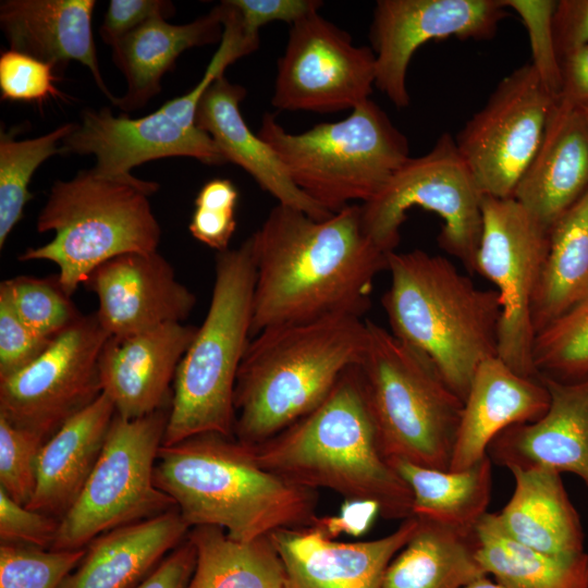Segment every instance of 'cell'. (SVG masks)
Returning a JSON list of instances; mask_svg holds the SVG:
<instances>
[{"mask_svg":"<svg viewBox=\"0 0 588 588\" xmlns=\"http://www.w3.org/2000/svg\"><path fill=\"white\" fill-rule=\"evenodd\" d=\"M255 265L250 335L336 315L363 317L388 269L362 225L360 205L324 220L278 204L249 236Z\"/></svg>","mask_w":588,"mask_h":588,"instance_id":"1","label":"cell"},{"mask_svg":"<svg viewBox=\"0 0 588 588\" xmlns=\"http://www.w3.org/2000/svg\"><path fill=\"white\" fill-rule=\"evenodd\" d=\"M154 480L189 528L216 526L241 542L309 527L319 516L317 490L265 469L235 437L203 433L161 445Z\"/></svg>","mask_w":588,"mask_h":588,"instance_id":"2","label":"cell"},{"mask_svg":"<svg viewBox=\"0 0 588 588\" xmlns=\"http://www.w3.org/2000/svg\"><path fill=\"white\" fill-rule=\"evenodd\" d=\"M254 449L265 469L289 482L375 503L385 519L414 516L411 489L380 449L359 364L316 409Z\"/></svg>","mask_w":588,"mask_h":588,"instance_id":"3","label":"cell"},{"mask_svg":"<svg viewBox=\"0 0 588 588\" xmlns=\"http://www.w3.org/2000/svg\"><path fill=\"white\" fill-rule=\"evenodd\" d=\"M368 341L363 317L336 315L250 339L234 392V437L256 448L316 409Z\"/></svg>","mask_w":588,"mask_h":588,"instance_id":"4","label":"cell"},{"mask_svg":"<svg viewBox=\"0 0 588 588\" xmlns=\"http://www.w3.org/2000/svg\"><path fill=\"white\" fill-rule=\"evenodd\" d=\"M382 305L391 333L426 356L464 402L479 365L498 356L502 306L445 257L421 249L388 254Z\"/></svg>","mask_w":588,"mask_h":588,"instance_id":"5","label":"cell"},{"mask_svg":"<svg viewBox=\"0 0 588 588\" xmlns=\"http://www.w3.org/2000/svg\"><path fill=\"white\" fill-rule=\"evenodd\" d=\"M156 182L133 174L109 176L93 168L57 180L38 213L39 233L52 240L27 248L22 261L47 260L59 267L58 280L70 296L101 264L128 253L157 252L161 228L148 197Z\"/></svg>","mask_w":588,"mask_h":588,"instance_id":"6","label":"cell"},{"mask_svg":"<svg viewBox=\"0 0 588 588\" xmlns=\"http://www.w3.org/2000/svg\"><path fill=\"white\" fill-rule=\"evenodd\" d=\"M255 275L249 237L217 254L209 308L176 369L162 445L203 433L234 437L235 383L252 339Z\"/></svg>","mask_w":588,"mask_h":588,"instance_id":"7","label":"cell"},{"mask_svg":"<svg viewBox=\"0 0 588 588\" xmlns=\"http://www.w3.org/2000/svg\"><path fill=\"white\" fill-rule=\"evenodd\" d=\"M294 184L332 213L369 201L411 159L407 137L371 99L344 120L292 134L266 113L258 132Z\"/></svg>","mask_w":588,"mask_h":588,"instance_id":"8","label":"cell"},{"mask_svg":"<svg viewBox=\"0 0 588 588\" xmlns=\"http://www.w3.org/2000/svg\"><path fill=\"white\" fill-rule=\"evenodd\" d=\"M367 324L359 368L383 455L450 469L464 402L426 356L377 323Z\"/></svg>","mask_w":588,"mask_h":588,"instance_id":"9","label":"cell"},{"mask_svg":"<svg viewBox=\"0 0 588 588\" xmlns=\"http://www.w3.org/2000/svg\"><path fill=\"white\" fill-rule=\"evenodd\" d=\"M169 408L136 419L114 415L99 458L78 498L60 519L50 549H85L109 530L175 507L154 480Z\"/></svg>","mask_w":588,"mask_h":588,"instance_id":"10","label":"cell"},{"mask_svg":"<svg viewBox=\"0 0 588 588\" xmlns=\"http://www.w3.org/2000/svg\"><path fill=\"white\" fill-rule=\"evenodd\" d=\"M482 197L455 138L444 133L430 151L411 157L376 197L360 205L363 230L378 249L389 254L400 243L409 209L432 211L442 220L440 247L475 273Z\"/></svg>","mask_w":588,"mask_h":588,"instance_id":"11","label":"cell"},{"mask_svg":"<svg viewBox=\"0 0 588 588\" xmlns=\"http://www.w3.org/2000/svg\"><path fill=\"white\" fill-rule=\"evenodd\" d=\"M475 272L495 286L502 315L498 357L515 372L538 378L532 351V304L549 248V231L514 198L483 195Z\"/></svg>","mask_w":588,"mask_h":588,"instance_id":"12","label":"cell"},{"mask_svg":"<svg viewBox=\"0 0 588 588\" xmlns=\"http://www.w3.org/2000/svg\"><path fill=\"white\" fill-rule=\"evenodd\" d=\"M555 101L528 63L505 76L466 122L455 144L482 195L513 198Z\"/></svg>","mask_w":588,"mask_h":588,"instance_id":"13","label":"cell"},{"mask_svg":"<svg viewBox=\"0 0 588 588\" xmlns=\"http://www.w3.org/2000/svg\"><path fill=\"white\" fill-rule=\"evenodd\" d=\"M110 335L82 315L19 371L0 378V416L46 440L101 393L99 358Z\"/></svg>","mask_w":588,"mask_h":588,"instance_id":"14","label":"cell"},{"mask_svg":"<svg viewBox=\"0 0 588 588\" xmlns=\"http://www.w3.org/2000/svg\"><path fill=\"white\" fill-rule=\"evenodd\" d=\"M375 84L371 47L355 46L350 34L317 11L291 25L271 103L287 111L353 110L370 99Z\"/></svg>","mask_w":588,"mask_h":588,"instance_id":"15","label":"cell"},{"mask_svg":"<svg viewBox=\"0 0 588 588\" xmlns=\"http://www.w3.org/2000/svg\"><path fill=\"white\" fill-rule=\"evenodd\" d=\"M509 15L503 0H380L370 26L376 84L399 109L411 98L407 69L415 51L433 39L488 40Z\"/></svg>","mask_w":588,"mask_h":588,"instance_id":"16","label":"cell"},{"mask_svg":"<svg viewBox=\"0 0 588 588\" xmlns=\"http://www.w3.org/2000/svg\"><path fill=\"white\" fill-rule=\"evenodd\" d=\"M61 152L93 155V169L109 176L130 175L134 167L166 157H191L212 166L226 162L206 132L184 124L162 106L135 119L115 117L107 107L84 109L63 138Z\"/></svg>","mask_w":588,"mask_h":588,"instance_id":"17","label":"cell"},{"mask_svg":"<svg viewBox=\"0 0 588 588\" xmlns=\"http://www.w3.org/2000/svg\"><path fill=\"white\" fill-rule=\"evenodd\" d=\"M98 299L96 315L110 336L124 338L183 322L196 297L158 252L128 253L98 266L84 283Z\"/></svg>","mask_w":588,"mask_h":588,"instance_id":"18","label":"cell"},{"mask_svg":"<svg viewBox=\"0 0 588 588\" xmlns=\"http://www.w3.org/2000/svg\"><path fill=\"white\" fill-rule=\"evenodd\" d=\"M417 523L411 516L389 535L354 542L331 539L315 526L277 530L270 539L284 568V588H383L389 564Z\"/></svg>","mask_w":588,"mask_h":588,"instance_id":"19","label":"cell"},{"mask_svg":"<svg viewBox=\"0 0 588 588\" xmlns=\"http://www.w3.org/2000/svg\"><path fill=\"white\" fill-rule=\"evenodd\" d=\"M197 327L183 322L124 338L110 336L100 354L102 393L115 415L136 419L170 406V383Z\"/></svg>","mask_w":588,"mask_h":588,"instance_id":"20","label":"cell"},{"mask_svg":"<svg viewBox=\"0 0 588 588\" xmlns=\"http://www.w3.org/2000/svg\"><path fill=\"white\" fill-rule=\"evenodd\" d=\"M538 378L550 393L547 413L503 430L487 455L506 469L547 467L572 473L588 488V378L574 382Z\"/></svg>","mask_w":588,"mask_h":588,"instance_id":"21","label":"cell"},{"mask_svg":"<svg viewBox=\"0 0 588 588\" xmlns=\"http://www.w3.org/2000/svg\"><path fill=\"white\" fill-rule=\"evenodd\" d=\"M588 191V112L558 98L513 198L547 231Z\"/></svg>","mask_w":588,"mask_h":588,"instance_id":"22","label":"cell"},{"mask_svg":"<svg viewBox=\"0 0 588 588\" xmlns=\"http://www.w3.org/2000/svg\"><path fill=\"white\" fill-rule=\"evenodd\" d=\"M549 406L550 393L539 378L515 372L498 356L483 360L464 401L450 470L473 466L499 433L538 420Z\"/></svg>","mask_w":588,"mask_h":588,"instance_id":"23","label":"cell"},{"mask_svg":"<svg viewBox=\"0 0 588 588\" xmlns=\"http://www.w3.org/2000/svg\"><path fill=\"white\" fill-rule=\"evenodd\" d=\"M95 0H4L0 26L10 49L34 57L62 74L71 61L85 65L113 103L105 84L93 36Z\"/></svg>","mask_w":588,"mask_h":588,"instance_id":"24","label":"cell"},{"mask_svg":"<svg viewBox=\"0 0 588 588\" xmlns=\"http://www.w3.org/2000/svg\"><path fill=\"white\" fill-rule=\"evenodd\" d=\"M245 96L243 86L219 76L198 101L196 126L212 138L226 162L245 170L278 204L302 210L316 220L330 218L333 213L294 184L275 151L245 123L240 110Z\"/></svg>","mask_w":588,"mask_h":588,"instance_id":"25","label":"cell"},{"mask_svg":"<svg viewBox=\"0 0 588 588\" xmlns=\"http://www.w3.org/2000/svg\"><path fill=\"white\" fill-rule=\"evenodd\" d=\"M175 507L95 538L59 588H134L188 536Z\"/></svg>","mask_w":588,"mask_h":588,"instance_id":"26","label":"cell"},{"mask_svg":"<svg viewBox=\"0 0 588 588\" xmlns=\"http://www.w3.org/2000/svg\"><path fill=\"white\" fill-rule=\"evenodd\" d=\"M114 415L112 401L101 393L46 440L35 492L26 507L62 518L89 478Z\"/></svg>","mask_w":588,"mask_h":588,"instance_id":"27","label":"cell"},{"mask_svg":"<svg viewBox=\"0 0 588 588\" xmlns=\"http://www.w3.org/2000/svg\"><path fill=\"white\" fill-rule=\"evenodd\" d=\"M223 26L217 5L193 22L174 25L152 19L112 46V59L126 81V93L113 105L123 112L144 107L161 90V78L187 49L221 41Z\"/></svg>","mask_w":588,"mask_h":588,"instance_id":"28","label":"cell"},{"mask_svg":"<svg viewBox=\"0 0 588 588\" xmlns=\"http://www.w3.org/2000/svg\"><path fill=\"white\" fill-rule=\"evenodd\" d=\"M515 487L501 512L502 529L516 541L555 555L585 552L579 515L565 490L561 474L547 467L509 468Z\"/></svg>","mask_w":588,"mask_h":588,"instance_id":"29","label":"cell"},{"mask_svg":"<svg viewBox=\"0 0 588 588\" xmlns=\"http://www.w3.org/2000/svg\"><path fill=\"white\" fill-rule=\"evenodd\" d=\"M417 520L412 538L389 564L383 588H465L488 576L477 559L475 530Z\"/></svg>","mask_w":588,"mask_h":588,"instance_id":"30","label":"cell"},{"mask_svg":"<svg viewBox=\"0 0 588 588\" xmlns=\"http://www.w3.org/2000/svg\"><path fill=\"white\" fill-rule=\"evenodd\" d=\"M390 464L411 489L414 516L473 531L488 513L492 486L488 455L463 470L427 468L402 460Z\"/></svg>","mask_w":588,"mask_h":588,"instance_id":"31","label":"cell"},{"mask_svg":"<svg viewBox=\"0 0 588 588\" xmlns=\"http://www.w3.org/2000/svg\"><path fill=\"white\" fill-rule=\"evenodd\" d=\"M477 559L487 575L507 588H588V554H549L510 537L495 513L475 527Z\"/></svg>","mask_w":588,"mask_h":588,"instance_id":"32","label":"cell"},{"mask_svg":"<svg viewBox=\"0 0 588 588\" xmlns=\"http://www.w3.org/2000/svg\"><path fill=\"white\" fill-rule=\"evenodd\" d=\"M588 292V191L551 226L549 248L532 304L535 333Z\"/></svg>","mask_w":588,"mask_h":588,"instance_id":"33","label":"cell"},{"mask_svg":"<svg viewBox=\"0 0 588 588\" xmlns=\"http://www.w3.org/2000/svg\"><path fill=\"white\" fill-rule=\"evenodd\" d=\"M196 563L186 588H284L281 559L270 539L229 538L216 526L191 528Z\"/></svg>","mask_w":588,"mask_h":588,"instance_id":"34","label":"cell"},{"mask_svg":"<svg viewBox=\"0 0 588 588\" xmlns=\"http://www.w3.org/2000/svg\"><path fill=\"white\" fill-rule=\"evenodd\" d=\"M75 123H65L53 131L27 139L14 134H0V248L23 218L33 195L28 191L35 171L51 156L61 152L63 138Z\"/></svg>","mask_w":588,"mask_h":588,"instance_id":"35","label":"cell"},{"mask_svg":"<svg viewBox=\"0 0 588 588\" xmlns=\"http://www.w3.org/2000/svg\"><path fill=\"white\" fill-rule=\"evenodd\" d=\"M532 359L538 376L564 382L588 378V292L537 333Z\"/></svg>","mask_w":588,"mask_h":588,"instance_id":"36","label":"cell"},{"mask_svg":"<svg viewBox=\"0 0 588 588\" xmlns=\"http://www.w3.org/2000/svg\"><path fill=\"white\" fill-rule=\"evenodd\" d=\"M0 298L26 327L48 339L63 332L82 316L61 286L58 275L7 279L0 284Z\"/></svg>","mask_w":588,"mask_h":588,"instance_id":"37","label":"cell"},{"mask_svg":"<svg viewBox=\"0 0 588 588\" xmlns=\"http://www.w3.org/2000/svg\"><path fill=\"white\" fill-rule=\"evenodd\" d=\"M85 554L21 543L0 544V588H59Z\"/></svg>","mask_w":588,"mask_h":588,"instance_id":"38","label":"cell"},{"mask_svg":"<svg viewBox=\"0 0 588 588\" xmlns=\"http://www.w3.org/2000/svg\"><path fill=\"white\" fill-rule=\"evenodd\" d=\"M46 439L0 416V489L27 505L35 492L37 465Z\"/></svg>","mask_w":588,"mask_h":588,"instance_id":"39","label":"cell"},{"mask_svg":"<svg viewBox=\"0 0 588 588\" xmlns=\"http://www.w3.org/2000/svg\"><path fill=\"white\" fill-rule=\"evenodd\" d=\"M237 199L238 192L229 179L206 182L195 198L188 225L193 237L218 253L229 249L236 228Z\"/></svg>","mask_w":588,"mask_h":588,"instance_id":"40","label":"cell"},{"mask_svg":"<svg viewBox=\"0 0 588 588\" xmlns=\"http://www.w3.org/2000/svg\"><path fill=\"white\" fill-rule=\"evenodd\" d=\"M503 3L523 19L532 49L531 64L546 88L558 99L562 90L561 65L553 35V15L558 1L503 0Z\"/></svg>","mask_w":588,"mask_h":588,"instance_id":"41","label":"cell"},{"mask_svg":"<svg viewBox=\"0 0 588 588\" xmlns=\"http://www.w3.org/2000/svg\"><path fill=\"white\" fill-rule=\"evenodd\" d=\"M53 68L34 57L8 49L0 54V94L2 100L42 103L62 97L54 82Z\"/></svg>","mask_w":588,"mask_h":588,"instance_id":"42","label":"cell"},{"mask_svg":"<svg viewBox=\"0 0 588 588\" xmlns=\"http://www.w3.org/2000/svg\"><path fill=\"white\" fill-rule=\"evenodd\" d=\"M60 519L15 502L0 489V539L38 548L52 547Z\"/></svg>","mask_w":588,"mask_h":588,"instance_id":"43","label":"cell"},{"mask_svg":"<svg viewBox=\"0 0 588 588\" xmlns=\"http://www.w3.org/2000/svg\"><path fill=\"white\" fill-rule=\"evenodd\" d=\"M51 341L26 327L9 304L0 298V378L30 364Z\"/></svg>","mask_w":588,"mask_h":588,"instance_id":"44","label":"cell"},{"mask_svg":"<svg viewBox=\"0 0 588 588\" xmlns=\"http://www.w3.org/2000/svg\"><path fill=\"white\" fill-rule=\"evenodd\" d=\"M234 8L244 34L259 38V29L271 22L294 24L306 15L319 11V0H228Z\"/></svg>","mask_w":588,"mask_h":588,"instance_id":"45","label":"cell"},{"mask_svg":"<svg viewBox=\"0 0 588 588\" xmlns=\"http://www.w3.org/2000/svg\"><path fill=\"white\" fill-rule=\"evenodd\" d=\"M175 8L168 0H111L99 34L109 46L152 19H169Z\"/></svg>","mask_w":588,"mask_h":588,"instance_id":"46","label":"cell"},{"mask_svg":"<svg viewBox=\"0 0 588 588\" xmlns=\"http://www.w3.org/2000/svg\"><path fill=\"white\" fill-rule=\"evenodd\" d=\"M553 35L560 62L571 51L588 45V0L558 1Z\"/></svg>","mask_w":588,"mask_h":588,"instance_id":"47","label":"cell"},{"mask_svg":"<svg viewBox=\"0 0 588 588\" xmlns=\"http://www.w3.org/2000/svg\"><path fill=\"white\" fill-rule=\"evenodd\" d=\"M196 563V551L188 539L170 552L163 561L134 588H186Z\"/></svg>","mask_w":588,"mask_h":588,"instance_id":"48","label":"cell"},{"mask_svg":"<svg viewBox=\"0 0 588 588\" xmlns=\"http://www.w3.org/2000/svg\"><path fill=\"white\" fill-rule=\"evenodd\" d=\"M377 514L379 509L375 503L345 500L336 515L318 516L313 526L331 539L341 534L359 537L368 530Z\"/></svg>","mask_w":588,"mask_h":588,"instance_id":"49","label":"cell"},{"mask_svg":"<svg viewBox=\"0 0 588 588\" xmlns=\"http://www.w3.org/2000/svg\"><path fill=\"white\" fill-rule=\"evenodd\" d=\"M562 90L559 98L567 99L588 111V45L561 59Z\"/></svg>","mask_w":588,"mask_h":588,"instance_id":"50","label":"cell"},{"mask_svg":"<svg viewBox=\"0 0 588 588\" xmlns=\"http://www.w3.org/2000/svg\"><path fill=\"white\" fill-rule=\"evenodd\" d=\"M465 588H507L497 580H491L488 576H483L471 584L467 585Z\"/></svg>","mask_w":588,"mask_h":588,"instance_id":"51","label":"cell"},{"mask_svg":"<svg viewBox=\"0 0 588 588\" xmlns=\"http://www.w3.org/2000/svg\"><path fill=\"white\" fill-rule=\"evenodd\" d=\"M588 112V111H587Z\"/></svg>","mask_w":588,"mask_h":588,"instance_id":"52","label":"cell"}]
</instances>
